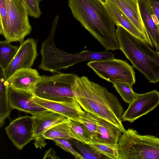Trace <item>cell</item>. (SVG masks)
Instances as JSON below:
<instances>
[{"instance_id":"6da1fadb","label":"cell","mask_w":159,"mask_h":159,"mask_svg":"<svg viewBox=\"0 0 159 159\" xmlns=\"http://www.w3.org/2000/svg\"><path fill=\"white\" fill-rule=\"evenodd\" d=\"M75 98L81 108L97 117L110 122L122 133L126 129L121 117L125 111L116 97L105 87L76 75L74 87Z\"/></svg>"},{"instance_id":"7a4b0ae2","label":"cell","mask_w":159,"mask_h":159,"mask_svg":"<svg viewBox=\"0 0 159 159\" xmlns=\"http://www.w3.org/2000/svg\"><path fill=\"white\" fill-rule=\"evenodd\" d=\"M72 13L106 51L120 49L116 25L102 0H68Z\"/></svg>"},{"instance_id":"3957f363","label":"cell","mask_w":159,"mask_h":159,"mask_svg":"<svg viewBox=\"0 0 159 159\" xmlns=\"http://www.w3.org/2000/svg\"><path fill=\"white\" fill-rule=\"evenodd\" d=\"M116 34L120 49L133 66L151 82L159 81V54L148 44L124 28L117 26Z\"/></svg>"},{"instance_id":"277c9868","label":"cell","mask_w":159,"mask_h":159,"mask_svg":"<svg viewBox=\"0 0 159 159\" xmlns=\"http://www.w3.org/2000/svg\"><path fill=\"white\" fill-rule=\"evenodd\" d=\"M119 159H159V138L129 128L118 143Z\"/></svg>"},{"instance_id":"5b68a950","label":"cell","mask_w":159,"mask_h":159,"mask_svg":"<svg viewBox=\"0 0 159 159\" xmlns=\"http://www.w3.org/2000/svg\"><path fill=\"white\" fill-rule=\"evenodd\" d=\"M76 75L61 72L50 76H41L33 93L48 100L59 102L73 101L76 99L74 87Z\"/></svg>"},{"instance_id":"8992f818","label":"cell","mask_w":159,"mask_h":159,"mask_svg":"<svg viewBox=\"0 0 159 159\" xmlns=\"http://www.w3.org/2000/svg\"><path fill=\"white\" fill-rule=\"evenodd\" d=\"M7 8V27L3 36L9 42H18L20 44L30 34L32 28L29 15L22 0H6Z\"/></svg>"},{"instance_id":"52a82bcc","label":"cell","mask_w":159,"mask_h":159,"mask_svg":"<svg viewBox=\"0 0 159 159\" xmlns=\"http://www.w3.org/2000/svg\"><path fill=\"white\" fill-rule=\"evenodd\" d=\"M87 65L100 77L112 83H123L132 86L135 83L133 67L125 61L114 58L90 61Z\"/></svg>"},{"instance_id":"ba28073f","label":"cell","mask_w":159,"mask_h":159,"mask_svg":"<svg viewBox=\"0 0 159 159\" xmlns=\"http://www.w3.org/2000/svg\"><path fill=\"white\" fill-rule=\"evenodd\" d=\"M5 130L13 144L21 150L33 139V116L19 117L12 121Z\"/></svg>"},{"instance_id":"9c48e42d","label":"cell","mask_w":159,"mask_h":159,"mask_svg":"<svg viewBox=\"0 0 159 159\" xmlns=\"http://www.w3.org/2000/svg\"><path fill=\"white\" fill-rule=\"evenodd\" d=\"M159 105V92L154 90L143 93H137L121 117L122 121L132 123L154 109Z\"/></svg>"},{"instance_id":"30bf717a","label":"cell","mask_w":159,"mask_h":159,"mask_svg":"<svg viewBox=\"0 0 159 159\" xmlns=\"http://www.w3.org/2000/svg\"><path fill=\"white\" fill-rule=\"evenodd\" d=\"M38 55L34 39L29 38L21 43L14 58L4 70L7 80L17 70L31 68Z\"/></svg>"},{"instance_id":"8fae6325","label":"cell","mask_w":159,"mask_h":159,"mask_svg":"<svg viewBox=\"0 0 159 159\" xmlns=\"http://www.w3.org/2000/svg\"><path fill=\"white\" fill-rule=\"evenodd\" d=\"M8 95L10 106L16 109L35 116L47 111L33 100L34 96L31 92L17 89L8 87Z\"/></svg>"},{"instance_id":"7c38bea8","label":"cell","mask_w":159,"mask_h":159,"mask_svg":"<svg viewBox=\"0 0 159 159\" xmlns=\"http://www.w3.org/2000/svg\"><path fill=\"white\" fill-rule=\"evenodd\" d=\"M142 20L153 47L159 51V29L158 19L148 0H138Z\"/></svg>"},{"instance_id":"4fadbf2b","label":"cell","mask_w":159,"mask_h":159,"mask_svg":"<svg viewBox=\"0 0 159 159\" xmlns=\"http://www.w3.org/2000/svg\"><path fill=\"white\" fill-rule=\"evenodd\" d=\"M33 100L47 110L77 121L83 115V110L76 99L68 102H59L41 98L34 96Z\"/></svg>"},{"instance_id":"5bb4252c","label":"cell","mask_w":159,"mask_h":159,"mask_svg":"<svg viewBox=\"0 0 159 159\" xmlns=\"http://www.w3.org/2000/svg\"><path fill=\"white\" fill-rule=\"evenodd\" d=\"M37 70L31 68L20 70L16 71L7 80L8 87L32 92L41 80Z\"/></svg>"},{"instance_id":"9a60e30c","label":"cell","mask_w":159,"mask_h":159,"mask_svg":"<svg viewBox=\"0 0 159 159\" xmlns=\"http://www.w3.org/2000/svg\"><path fill=\"white\" fill-rule=\"evenodd\" d=\"M109 0L119 8L143 35L148 45L153 47L142 20L138 0Z\"/></svg>"},{"instance_id":"2e32d148","label":"cell","mask_w":159,"mask_h":159,"mask_svg":"<svg viewBox=\"0 0 159 159\" xmlns=\"http://www.w3.org/2000/svg\"><path fill=\"white\" fill-rule=\"evenodd\" d=\"M33 116V140L44 137L43 135L45 132L59 124L67 121L69 119L64 116L49 110Z\"/></svg>"},{"instance_id":"e0dca14e","label":"cell","mask_w":159,"mask_h":159,"mask_svg":"<svg viewBox=\"0 0 159 159\" xmlns=\"http://www.w3.org/2000/svg\"><path fill=\"white\" fill-rule=\"evenodd\" d=\"M95 117L97 129L96 134L93 139L102 143L117 145L122 133L121 131L110 122L96 116Z\"/></svg>"},{"instance_id":"ac0fdd59","label":"cell","mask_w":159,"mask_h":159,"mask_svg":"<svg viewBox=\"0 0 159 159\" xmlns=\"http://www.w3.org/2000/svg\"><path fill=\"white\" fill-rule=\"evenodd\" d=\"M104 2L116 25L122 27L133 35L147 43L145 37L116 5L109 0H104Z\"/></svg>"},{"instance_id":"d6986e66","label":"cell","mask_w":159,"mask_h":159,"mask_svg":"<svg viewBox=\"0 0 159 159\" xmlns=\"http://www.w3.org/2000/svg\"><path fill=\"white\" fill-rule=\"evenodd\" d=\"M4 70L0 67V125L2 127L5 119L8 118L12 109L8 95V86Z\"/></svg>"},{"instance_id":"ffe728a7","label":"cell","mask_w":159,"mask_h":159,"mask_svg":"<svg viewBox=\"0 0 159 159\" xmlns=\"http://www.w3.org/2000/svg\"><path fill=\"white\" fill-rule=\"evenodd\" d=\"M67 121L70 127L71 139L88 145L93 139L92 136L81 123L69 118Z\"/></svg>"},{"instance_id":"44dd1931","label":"cell","mask_w":159,"mask_h":159,"mask_svg":"<svg viewBox=\"0 0 159 159\" xmlns=\"http://www.w3.org/2000/svg\"><path fill=\"white\" fill-rule=\"evenodd\" d=\"M88 145L107 158L119 159L118 144L114 145L102 143L92 139Z\"/></svg>"},{"instance_id":"7402d4cb","label":"cell","mask_w":159,"mask_h":159,"mask_svg":"<svg viewBox=\"0 0 159 159\" xmlns=\"http://www.w3.org/2000/svg\"><path fill=\"white\" fill-rule=\"evenodd\" d=\"M19 47L11 44L5 40L0 42V67L4 70L16 54Z\"/></svg>"},{"instance_id":"603a6c76","label":"cell","mask_w":159,"mask_h":159,"mask_svg":"<svg viewBox=\"0 0 159 159\" xmlns=\"http://www.w3.org/2000/svg\"><path fill=\"white\" fill-rule=\"evenodd\" d=\"M46 139L52 140L59 138L70 139V127L67 121L59 124L50 128L43 134Z\"/></svg>"},{"instance_id":"cb8c5ba5","label":"cell","mask_w":159,"mask_h":159,"mask_svg":"<svg viewBox=\"0 0 159 159\" xmlns=\"http://www.w3.org/2000/svg\"><path fill=\"white\" fill-rule=\"evenodd\" d=\"M112 84L113 86L125 103L129 104L136 98L137 93L133 91L132 86L123 83L114 82Z\"/></svg>"},{"instance_id":"d4e9b609","label":"cell","mask_w":159,"mask_h":159,"mask_svg":"<svg viewBox=\"0 0 159 159\" xmlns=\"http://www.w3.org/2000/svg\"><path fill=\"white\" fill-rule=\"evenodd\" d=\"M82 124L93 138L96 134L97 124L95 116L84 111V113L77 121Z\"/></svg>"},{"instance_id":"484cf974","label":"cell","mask_w":159,"mask_h":159,"mask_svg":"<svg viewBox=\"0 0 159 159\" xmlns=\"http://www.w3.org/2000/svg\"><path fill=\"white\" fill-rule=\"evenodd\" d=\"M72 141V143L80 152L81 155L85 159H102L107 158L106 157L96 152L89 146L88 148L84 144L80 143V142L76 140Z\"/></svg>"},{"instance_id":"4316f807","label":"cell","mask_w":159,"mask_h":159,"mask_svg":"<svg viewBox=\"0 0 159 159\" xmlns=\"http://www.w3.org/2000/svg\"><path fill=\"white\" fill-rule=\"evenodd\" d=\"M28 11L29 16L35 18L40 17L42 12L39 4L42 0H22Z\"/></svg>"},{"instance_id":"83f0119b","label":"cell","mask_w":159,"mask_h":159,"mask_svg":"<svg viewBox=\"0 0 159 159\" xmlns=\"http://www.w3.org/2000/svg\"><path fill=\"white\" fill-rule=\"evenodd\" d=\"M55 145L59 146L64 151L70 153L76 159H84L82 156L76 152L72 147L69 139L62 138H55L52 140Z\"/></svg>"},{"instance_id":"f1b7e54d","label":"cell","mask_w":159,"mask_h":159,"mask_svg":"<svg viewBox=\"0 0 159 159\" xmlns=\"http://www.w3.org/2000/svg\"><path fill=\"white\" fill-rule=\"evenodd\" d=\"M0 34L1 35L7 27V8L6 0H0Z\"/></svg>"},{"instance_id":"f546056e","label":"cell","mask_w":159,"mask_h":159,"mask_svg":"<svg viewBox=\"0 0 159 159\" xmlns=\"http://www.w3.org/2000/svg\"><path fill=\"white\" fill-rule=\"evenodd\" d=\"M158 21L159 29V0H148Z\"/></svg>"},{"instance_id":"4dcf8cb0","label":"cell","mask_w":159,"mask_h":159,"mask_svg":"<svg viewBox=\"0 0 159 159\" xmlns=\"http://www.w3.org/2000/svg\"><path fill=\"white\" fill-rule=\"evenodd\" d=\"M43 158L58 159L60 158L57 155L55 151L50 148L46 151Z\"/></svg>"},{"instance_id":"1f68e13d","label":"cell","mask_w":159,"mask_h":159,"mask_svg":"<svg viewBox=\"0 0 159 159\" xmlns=\"http://www.w3.org/2000/svg\"><path fill=\"white\" fill-rule=\"evenodd\" d=\"M44 138H40L36 139L34 140V144L37 148H40L42 149L43 148H44L47 145Z\"/></svg>"},{"instance_id":"d6a6232c","label":"cell","mask_w":159,"mask_h":159,"mask_svg":"<svg viewBox=\"0 0 159 159\" xmlns=\"http://www.w3.org/2000/svg\"><path fill=\"white\" fill-rule=\"evenodd\" d=\"M158 52V54H159V51L158 52Z\"/></svg>"}]
</instances>
